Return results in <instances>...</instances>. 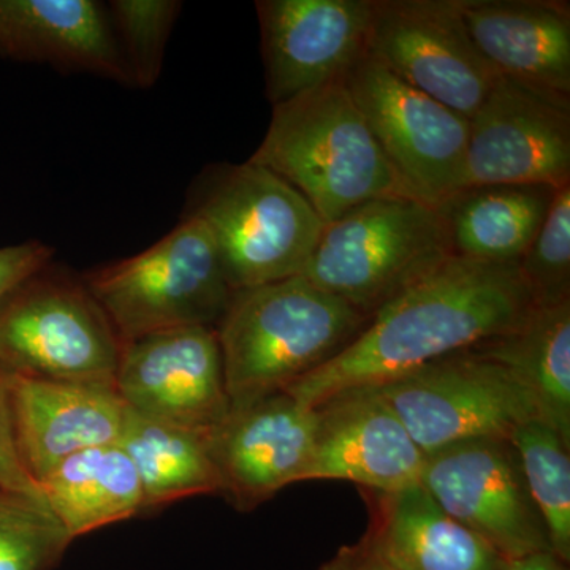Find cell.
Masks as SVG:
<instances>
[{
  "instance_id": "8",
  "label": "cell",
  "mask_w": 570,
  "mask_h": 570,
  "mask_svg": "<svg viewBox=\"0 0 570 570\" xmlns=\"http://www.w3.org/2000/svg\"><path fill=\"white\" fill-rule=\"evenodd\" d=\"M377 389L425 455L475 439H510L524 423L542 419L519 377L472 351L428 363Z\"/></svg>"
},
{
  "instance_id": "25",
  "label": "cell",
  "mask_w": 570,
  "mask_h": 570,
  "mask_svg": "<svg viewBox=\"0 0 570 570\" xmlns=\"http://www.w3.org/2000/svg\"><path fill=\"white\" fill-rule=\"evenodd\" d=\"M551 551L570 561V444L546 420L532 419L510 438Z\"/></svg>"
},
{
  "instance_id": "27",
  "label": "cell",
  "mask_w": 570,
  "mask_h": 570,
  "mask_svg": "<svg viewBox=\"0 0 570 570\" xmlns=\"http://www.w3.org/2000/svg\"><path fill=\"white\" fill-rule=\"evenodd\" d=\"M181 7L178 0H112L108 7L134 86L148 89L159 80Z\"/></svg>"
},
{
  "instance_id": "24",
  "label": "cell",
  "mask_w": 570,
  "mask_h": 570,
  "mask_svg": "<svg viewBox=\"0 0 570 570\" xmlns=\"http://www.w3.org/2000/svg\"><path fill=\"white\" fill-rule=\"evenodd\" d=\"M119 445L140 479L145 513L181 499L220 494V480L206 434L130 411Z\"/></svg>"
},
{
  "instance_id": "10",
  "label": "cell",
  "mask_w": 570,
  "mask_h": 570,
  "mask_svg": "<svg viewBox=\"0 0 570 570\" xmlns=\"http://www.w3.org/2000/svg\"><path fill=\"white\" fill-rule=\"evenodd\" d=\"M366 55L468 119L498 78L469 36L460 0H373Z\"/></svg>"
},
{
  "instance_id": "6",
  "label": "cell",
  "mask_w": 570,
  "mask_h": 570,
  "mask_svg": "<svg viewBox=\"0 0 570 570\" xmlns=\"http://www.w3.org/2000/svg\"><path fill=\"white\" fill-rule=\"evenodd\" d=\"M82 281L122 344L167 330H216L234 296L212 235L187 216L156 245Z\"/></svg>"
},
{
  "instance_id": "12",
  "label": "cell",
  "mask_w": 570,
  "mask_h": 570,
  "mask_svg": "<svg viewBox=\"0 0 570 570\" xmlns=\"http://www.w3.org/2000/svg\"><path fill=\"white\" fill-rule=\"evenodd\" d=\"M570 184V96L498 77L469 119L463 189Z\"/></svg>"
},
{
  "instance_id": "28",
  "label": "cell",
  "mask_w": 570,
  "mask_h": 570,
  "mask_svg": "<svg viewBox=\"0 0 570 570\" xmlns=\"http://www.w3.org/2000/svg\"><path fill=\"white\" fill-rule=\"evenodd\" d=\"M519 268L535 307L570 302V184L554 193Z\"/></svg>"
},
{
  "instance_id": "20",
  "label": "cell",
  "mask_w": 570,
  "mask_h": 570,
  "mask_svg": "<svg viewBox=\"0 0 570 570\" xmlns=\"http://www.w3.org/2000/svg\"><path fill=\"white\" fill-rule=\"evenodd\" d=\"M371 508L365 538L396 570H504L497 550L439 508L420 483L371 493Z\"/></svg>"
},
{
  "instance_id": "21",
  "label": "cell",
  "mask_w": 570,
  "mask_h": 570,
  "mask_svg": "<svg viewBox=\"0 0 570 570\" xmlns=\"http://www.w3.org/2000/svg\"><path fill=\"white\" fill-rule=\"evenodd\" d=\"M557 189L534 184L466 187L439 212L456 257L512 264L527 253L546 220Z\"/></svg>"
},
{
  "instance_id": "26",
  "label": "cell",
  "mask_w": 570,
  "mask_h": 570,
  "mask_svg": "<svg viewBox=\"0 0 570 570\" xmlns=\"http://www.w3.org/2000/svg\"><path fill=\"white\" fill-rule=\"evenodd\" d=\"M71 542L43 501L0 490V570H52Z\"/></svg>"
},
{
  "instance_id": "17",
  "label": "cell",
  "mask_w": 570,
  "mask_h": 570,
  "mask_svg": "<svg viewBox=\"0 0 570 570\" xmlns=\"http://www.w3.org/2000/svg\"><path fill=\"white\" fill-rule=\"evenodd\" d=\"M11 403L18 450L37 485L75 453L119 444L130 417V409L112 385L17 373H11Z\"/></svg>"
},
{
  "instance_id": "15",
  "label": "cell",
  "mask_w": 570,
  "mask_h": 570,
  "mask_svg": "<svg viewBox=\"0 0 570 570\" xmlns=\"http://www.w3.org/2000/svg\"><path fill=\"white\" fill-rule=\"evenodd\" d=\"M316 426V409L285 392L230 409L206 434L220 494L239 512H250L306 480Z\"/></svg>"
},
{
  "instance_id": "3",
  "label": "cell",
  "mask_w": 570,
  "mask_h": 570,
  "mask_svg": "<svg viewBox=\"0 0 570 570\" xmlns=\"http://www.w3.org/2000/svg\"><path fill=\"white\" fill-rule=\"evenodd\" d=\"M249 160L294 186L325 225L367 202L411 197L344 78L275 105Z\"/></svg>"
},
{
  "instance_id": "9",
  "label": "cell",
  "mask_w": 570,
  "mask_h": 570,
  "mask_svg": "<svg viewBox=\"0 0 570 570\" xmlns=\"http://www.w3.org/2000/svg\"><path fill=\"white\" fill-rule=\"evenodd\" d=\"M344 81L412 198L439 206L463 189L466 116L412 88L367 55Z\"/></svg>"
},
{
  "instance_id": "14",
  "label": "cell",
  "mask_w": 570,
  "mask_h": 570,
  "mask_svg": "<svg viewBox=\"0 0 570 570\" xmlns=\"http://www.w3.org/2000/svg\"><path fill=\"white\" fill-rule=\"evenodd\" d=\"M373 0H258L266 97L287 102L346 77L366 56Z\"/></svg>"
},
{
  "instance_id": "5",
  "label": "cell",
  "mask_w": 570,
  "mask_h": 570,
  "mask_svg": "<svg viewBox=\"0 0 570 570\" xmlns=\"http://www.w3.org/2000/svg\"><path fill=\"white\" fill-rule=\"evenodd\" d=\"M452 255L438 206L379 198L325 225L302 276L371 318Z\"/></svg>"
},
{
  "instance_id": "1",
  "label": "cell",
  "mask_w": 570,
  "mask_h": 570,
  "mask_svg": "<svg viewBox=\"0 0 570 570\" xmlns=\"http://www.w3.org/2000/svg\"><path fill=\"white\" fill-rule=\"evenodd\" d=\"M532 307L519 262L452 255L385 303L344 351L285 393L314 409L344 390L387 384L504 335Z\"/></svg>"
},
{
  "instance_id": "7",
  "label": "cell",
  "mask_w": 570,
  "mask_h": 570,
  "mask_svg": "<svg viewBox=\"0 0 570 570\" xmlns=\"http://www.w3.org/2000/svg\"><path fill=\"white\" fill-rule=\"evenodd\" d=\"M122 343L82 277L45 266L0 305V365L115 387Z\"/></svg>"
},
{
  "instance_id": "32",
  "label": "cell",
  "mask_w": 570,
  "mask_h": 570,
  "mask_svg": "<svg viewBox=\"0 0 570 570\" xmlns=\"http://www.w3.org/2000/svg\"><path fill=\"white\" fill-rule=\"evenodd\" d=\"M504 570H569L568 564L562 562L553 551H542V553L530 554V557L520 558L505 562Z\"/></svg>"
},
{
  "instance_id": "11",
  "label": "cell",
  "mask_w": 570,
  "mask_h": 570,
  "mask_svg": "<svg viewBox=\"0 0 570 570\" xmlns=\"http://www.w3.org/2000/svg\"><path fill=\"white\" fill-rule=\"evenodd\" d=\"M420 485L505 562L551 551L510 439H475L430 453Z\"/></svg>"
},
{
  "instance_id": "30",
  "label": "cell",
  "mask_w": 570,
  "mask_h": 570,
  "mask_svg": "<svg viewBox=\"0 0 570 570\" xmlns=\"http://www.w3.org/2000/svg\"><path fill=\"white\" fill-rule=\"evenodd\" d=\"M55 249L41 242H26L21 245L0 247V305L21 284L52 264Z\"/></svg>"
},
{
  "instance_id": "23",
  "label": "cell",
  "mask_w": 570,
  "mask_h": 570,
  "mask_svg": "<svg viewBox=\"0 0 570 570\" xmlns=\"http://www.w3.org/2000/svg\"><path fill=\"white\" fill-rule=\"evenodd\" d=\"M471 351L519 377L542 419L570 444V302L534 306L519 326Z\"/></svg>"
},
{
  "instance_id": "31",
  "label": "cell",
  "mask_w": 570,
  "mask_h": 570,
  "mask_svg": "<svg viewBox=\"0 0 570 570\" xmlns=\"http://www.w3.org/2000/svg\"><path fill=\"white\" fill-rule=\"evenodd\" d=\"M318 570H396L366 538L341 547Z\"/></svg>"
},
{
  "instance_id": "18",
  "label": "cell",
  "mask_w": 570,
  "mask_h": 570,
  "mask_svg": "<svg viewBox=\"0 0 570 570\" xmlns=\"http://www.w3.org/2000/svg\"><path fill=\"white\" fill-rule=\"evenodd\" d=\"M460 11L498 77L570 96L569 2L460 0Z\"/></svg>"
},
{
  "instance_id": "29",
  "label": "cell",
  "mask_w": 570,
  "mask_h": 570,
  "mask_svg": "<svg viewBox=\"0 0 570 570\" xmlns=\"http://www.w3.org/2000/svg\"><path fill=\"white\" fill-rule=\"evenodd\" d=\"M0 490L13 491V493L43 501L40 487L29 474L18 450L13 403H11V371L2 365H0Z\"/></svg>"
},
{
  "instance_id": "19",
  "label": "cell",
  "mask_w": 570,
  "mask_h": 570,
  "mask_svg": "<svg viewBox=\"0 0 570 570\" xmlns=\"http://www.w3.org/2000/svg\"><path fill=\"white\" fill-rule=\"evenodd\" d=\"M0 55L132 85L110 17L94 0H0Z\"/></svg>"
},
{
  "instance_id": "22",
  "label": "cell",
  "mask_w": 570,
  "mask_h": 570,
  "mask_svg": "<svg viewBox=\"0 0 570 570\" xmlns=\"http://www.w3.org/2000/svg\"><path fill=\"white\" fill-rule=\"evenodd\" d=\"M45 504L71 539L145 513L140 479L119 444L82 450L39 482Z\"/></svg>"
},
{
  "instance_id": "4",
  "label": "cell",
  "mask_w": 570,
  "mask_h": 570,
  "mask_svg": "<svg viewBox=\"0 0 570 570\" xmlns=\"http://www.w3.org/2000/svg\"><path fill=\"white\" fill-rule=\"evenodd\" d=\"M184 216L212 235L234 292L302 275L325 227L294 186L250 160L205 174Z\"/></svg>"
},
{
  "instance_id": "13",
  "label": "cell",
  "mask_w": 570,
  "mask_h": 570,
  "mask_svg": "<svg viewBox=\"0 0 570 570\" xmlns=\"http://www.w3.org/2000/svg\"><path fill=\"white\" fill-rule=\"evenodd\" d=\"M115 389L141 417L208 434L228 412L216 330H167L122 344Z\"/></svg>"
},
{
  "instance_id": "2",
  "label": "cell",
  "mask_w": 570,
  "mask_h": 570,
  "mask_svg": "<svg viewBox=\"0 0 570 570\" xmlns=\"http://www.w3.org/2000/svg\"><path fill=\"white\" fill-rule=\"evenodd\" d=\"M367 322L302 275L234 292L216 326L230 409L285 392L344 351Z\"/></svg>"
},
{
  "instance_id": "16",
  "label": "cell",
  "mask_w": 570,
  "mask_h": 570,
  "mask_svg": "<svg viewBox=\"0 0 570 570\" xmlns=\"http://www.w3.org/2000/svg\"><path fill=\"white\" fill-rule=\"evenodd\" d=\"M316 409L306 480H346L371 493L417 485L426 455L377 387H355Z\"/></svg>"
}]
</instances>
